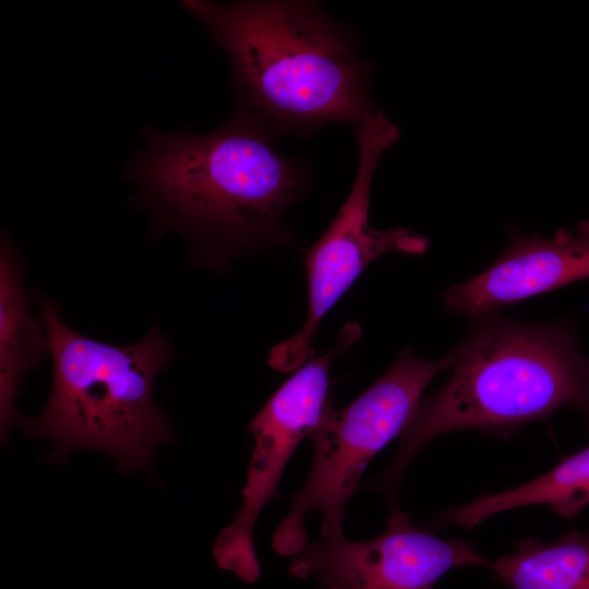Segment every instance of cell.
<instances>
[{
	"label": "cell",
	"mask_w": 589,
	"mask_h": 589,
	"mask_svg": "<svg viewBox=\"0 0 589 589\" xmlns=\"http://www.w3.org/2000/svg\"><path fill=\"white\" fill-rule=\"evenodd\" d=\"M275 141L238 111L205 134L151 129L128 179L160 228L184 236L199 260L223 263L291 242L283 215L305 193L310 170Z\"/></svg>",
	"instance_id": "obj_1"
},
{
	"label": "cell",
	"mask_w": 589,
	"mask_h": 589,
	"mask_svg": "<svg viewBox=\"0 0 589 589\" xmlns=\"http://www.w3.org/2000/svg\"><path fill=\"white\" fill-rule=\"evenodd\" d=\"M181 7L227 56L238 112L276 139L332 123L358 125L372 108L371 67L352 31L315 1L185 0Z\"/></svg>",
	"instance_id": "obj_2"
},
{
	"label": "cell",
	"mask_w": 589,
	"mask_h": 589,
	"mask_svg": "<svg viewBox=\"0 0 589 589\" xmlns=\"http://www.w3.org/2000/svg\"><path fill=\"white\" fill-rule=\"evenodd\" d=\"M454 353L449 380L421 398L394 458L363 485L383 492L388 503L398 501L414 456L442 434L462 429L506 434L567 405L589 425V359L568 324L517 322L493 312L474 318Z\"/></svg>",
	"instance_id": "obj_3"
},
{
	"label": "cell",
	"mask_w": 589,
	"mask_h": 589,
	"mask_svg": "<svg viewBox=\"0 0 589 589\" xmlns=\"http://www.w3.org/2000/svg\"><path fill=\"white\" fill-rule=\"evenodd\" d=\"M53 370L48 401L36 418L16 423L34 438L49 440L50 460L79 448L110 455L120 471L149 469L155 448L175 435L154 401L157 375L173 360L157 326L131 345H113L70 327L56 303L35 294Z\"/></svg>",
	"instance_id": "obj_4"
},
{
	"label": "cell",
	"mask_w": 589,
	"mask_h": 589,
	"mask_svg": "<svg viewBox=\"0 0 589 589\" xmlns=\"http://www.w3.org/2000/svg\"><path fill=\"white\" fill-rule=\"evenodd\" d=\"M454 350L430 361L404 348L390 369L339 410L332 404L309 436L313 461L303 486L292 495L287 516L272 537L273 550L287 557L308 544L304 517L322 516L321 539L344 537L345 507L374 456L400 435L430 381L454 364Z\"/></svg>",
	"instance_id": "obj_5"
},
{
	"label": "cell",
	"mask_w": 589,
	"mask_h": 589,
	"mask_svg": "<svg viewBox=\"0 0 589 589\" xmlns=\"http://www.w3.org/2000/svg\"><path fill=\"white\" fill-rule=\"evenodd\" d=\"M358 167L351 190L337 214L305 252L308 314L291 337L269 352L268 364L289 372L309 357L312 339L323 317L352 286L366 266L388 252L424 253L429 240L406 228L374 229L369 224L370 193L376 166L385 151L400 137L399 130L382 109L372 107L353 128Z\"/></svg>",
	"instance_id": "obj_6"
},
{
	"label": "cell",
	"mask_w": 589,
	"mask_h": 589,
	"mask_svg": "<svg viewBox=\"0 0 589 589\" xmlns=\"http://www.w3.org/2000/svg\"><path fill=\"white\" fill-rule=\"evenodd\" d=\"M361 336L354 322L347 323L337 345L321 357L306 360L271 396L249 424L254 447L233 521L216 537L213 555L219 569L247 584L261 576L254 550L255 522L264 506L279 496L285 468L300 442L310 436L333 404L329 369L333 360Z\"/></svg>",
	"instance_id": "obj_7"
},
{
	"label": "cell",
	"mask_w": 589,
	"mask_h": 589,
	"mask_svg": "<svg viewBox=\"0 0 589 589\" xmlns=\"http://www.w3.org/2000/svg\"><path fill=\"white\" fill-rule=\"evenodd\" d=\"M388 505L380 536L310 542L288 573L315 578L320 589H432L453 568L489 565L467 542L440 539L414 526L398 502Z\"/></svg>",
	"instance_id": "obj_8"
},
{
	"label": "cell",
	"mask_w": 589,
	"mask_h": 589,
	"mask_svg": "<svg viewBox=\"0 0 589 589\" xmlns=\"http://www.w3.org/2000/svg\"><path fill=\"white\" fill-rule=\"evenodd\" d=\"M512 243L488 269L443 292L445 306L468 318L495 312L574 281L589 278V221L553 238L512 231Z\"/></svg>",
	"instance_id": "obj_9"
},
{
	"label": "cell",
	"mask_w": 589,
	"mask_h": 589,
	"mask_svg": "<svg viewBox=\"0 0 589 589\" xmlns=\"http://www.w3.org/2000/svg\"><path fill=\"white\" fill-rule=\"evenodd\" d=\"M24 266L3 239L0 255V429L2 438L20 417L14 400L28 373L48 353L43 321L32 310Z\"/></svg>",
	"instance_id": "obj_10"
},
{
	"label": "cell",
	"mask_w": 589,
	"mask_h": 589,
	"mask_svg": "<svg viewBox=\"0 0 589 589\" xmlns=\"http://www.w3.org/2000/svg\"><path fill=\"white\" fill-rule=\"evenodd\" d=\"M588 504L589 445L520 486L446 508L436 516L433 527L459 525L470 529L494 514L528 505H548L556 515L573 518Z\"/></svg>",
	"instance_id": "obj_11"
},
{
	"label": "cell",
	"mask_w": 589,
	"mask_h": 589,
	"mask_svg": "<svg viewBox=\"0 0 589 589\" xmlns=\"http://www.w3.org/2000/svg\"><path fill=\"white\" fill-rule=\"evenodd\" d=\"M489 566L512 589H589V532L573 530L552 542L522 539Z\"/></svg>",
	"instance_id": "obj_12"
}]
</instances>
